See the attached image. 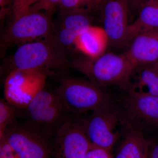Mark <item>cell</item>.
I'll return each instance as SVG.
<instances>
[{
	"label": "cell",
	"mask_w": 158,
	"mask_h": 158,
	"mask_svg": "<svg viewBox=\"0 0 158 158\" xmlns=\"http://www.w3.org/2000/svg\"><path fill=\"white\" fill-rule=\"evenodd\" d=\"M72 66L100 88L116 86L127 90L136 67L127 56L105 53L95 59L75 60Z\"/></svg>",
	"instance_id": "6da1fadb"
},
{
	"label": "cell",
	"mask_w": 158,
	"mask_h": 158,
	"mask_svg": "<svg viewBox=\"0 0 158 158\" xmlns=\"http://www.w3.org/2000/svg\"><path fill=\"white\" fill-rule=\"evenodd\" d=\"M53 92L65 111L73 116H82L112 103L102 88L91 81L65 78Z\"/></svg>",
	"instance_id": "7a4b0ae2"
},
{
	"label": "cell",
	"mask_w": 158,
	"mask_h": 158,
	"mask_svg": "<svg viewBox=\"0 0 158 158\" xmlns=\"http://www.w3.org/2000/svg\"><path fill=\"white\" fill-rule=\"evenodd\" d=\"M10 73L13 70L41 72L65 70L68 62L54 37L21 44L9 60Z\"/></svg>",
	"instance_id": "3957f363"
},
{
	"label": "cell",
	"mask_w": 158,
	"mask_h": 158,
	"mask_svg": "<svg viewBox=\"0 0 158 158\" xmlns=\"http://www.w3.org/2000/svg\"><path fill=\"white\" fill-rule=\"evenodd\" d=\"M43 87L37 90L23 110L27 123L52 138L70 115L53 91L44 90Z\"/></svg>",
	"instance_id": "277c9868"
},
{
	"label": "cell",
	"mask_w": 158,
	"mask_h": 158,
	"mask_svg": "<svg viewBox=\"0 0 158 158\" xmlns=\"http://www.w3.org/2000/svg\"><path fill=\"white\" fill-rule=\"evenodd\" d=\"M79 117L91 146L111 151L125 125L120 109L112 103Z\"/></svg>",
	"instance_id": "5b68a950"
},
{
	"label": "cell",
	"mask_w": 158,
	"mask_h": 158,
	"mask_svg": "<svg viewBox=\"0 0 158 158\" xmlns=\"http://www.w3.org/2000/svg\"><path fill=\"white\" fill-rule=\"evenodd\" d=\"M52 31L50 15L41 11L28 9L14 18L3 35L1 46L9 47L15 44L52 38Z\"/></svg>",
	"instance_id": "8992f818"
},
{
	"label": "cell",
	"mask_w": 158,
	"mask_h": 158,
	"mask_svg": "<svg viewBox=\"0 0 158 158\" xmlns=\"http://www.w3.org/2000/svg\"><path fill=\"white\" fill-rule=\"evenodd\" d=\"M5 138L20 158H53L52 138L26 121L7 127Z\"/></svg>",
	"instance_id": "52a82bcc"
},
{
	"label": "cell",
	"mask_w": 158,
	"mask_h": 158,
	"mask_svg": "<svg viewBox=\"0 0 158 158\" xmlns=\"http://www.w3.org/2000/svg\"><path fill=\"white\" fill-rule=\"evenodd\" d=\"M91 147L79 116L70 115L53 141V158H85Z\"/></svg>",
	"instance_id": "ba28073f"
},
{
	"label": "cell",
	"mask_w": 158,
	"mask_h": 158,
	"mask_svg": "<svg viewBox=\"0 0 158 158\" xmlns=\"http://www.w3.org/2000/svg\"><path fill=\"white\" fill-rule=\"evenodd\" d=\"M127 91L120 109L125 126L142 132L158 127V97Z\"/></svg>",
	"instance_id": "9c48e42d"
},
{
	"label": "cell",
	"mask_w": 158,
	"mask_h": 158,
	"mask_svg": "<svg viewBox=\"0 0 158 158\" xmlns=\"http://www.w3.org/2000/svg\"><path fill=\"white\" fill-rule=\"evenodd\" d=\"M130 7L128 0H102L98 9L110 44L119 47L127 43Z\"/></svg>",
	"instance_id": "30bf717a"
},
{
	"label": "cell",
	"mask_w": 158,
	"mask_h": 158,
	"mask_svg": "<svg viewBox=\"0 0 158 158\" xmlns=\"http://www.w3.org/2000/svg\"><path fill=\"white\" fill-rule=\"evenodd\" d=\"M45 74L41 72L15 70L5 83V99L21 109H25L34 94L44 85Z\"/></svg>",
	"instance_id": "8fae6325"
},
{
	"label": "cell",
	"mask_w": 158,
	"mask_h": 158,
	"mask_svg": "<svg viewBox=\"0 0 158 158\" xmlns=\"http://www.w3.org/2000/svg\"><path fill=\"white\" fill-rule=\"evenodd\" d=\"M125 54L136 67L157 62L158 27L136 36Z\"/></svg>",
	"instance_id": "7c38bea8"
},
{
	"label": "cell",
	"mask_w": 158,
	"mask_h": 158,
	"mask_svg": "<svg viewBox=\"0 0 158 158\" xmlns=\"http://www.w3.org/2000/svg\"><path fill=\"white\" fill-rule=\"evenodd\" d=\"M88 12L73 11L64 14L61 27L56 37H54L57 46L69 47L74 44L77 37L91 26Z\"/></svg>",
	"instance_id": "4fadbf2b"
},
{
	"label": "cell",
	"mask_w": 158,
	"mask_h": 158,
	"mask_svg": "<svg viewBox=\"0 0 158 158\" xmlns=\"http://www.w3.org/2000/svg\"><path fill=\"white\" fill-rule=\"evenodd\" d=\"M110 44L103 28L91 25L77 37L74 45L88 58L95 59L105 53Z\"/></svg>",
	"instance_id": "5bb4252c"
},
{
	"label": "cell",
	"mask_w": 158,
	"mask_h": 158,
	"mask_svg": "<svg viewBox=\"0 0 158 158\" xmlns=\"http://www.w3.org/2000/svg\"><path fill=\"white\" fill-rule=\"evenodd\" d=\"M127 90L140 94L158 97V62L137 66Z\"/></svg>",
	"instance_id": "9a60e30c"
},
{
	"label": "cell",
	"mask_w": 158,
	"mask_h": 158,
	"mask_svg": "<svg viewBox=\"0 0 158 158\" xmlns=\"http://www.w3.org/2000/svg\"><path fill=\"white\" fill-rule=\"evenodd\" d=\"M140 9L138 18L128 26L127 42L139 34L158 27V0H147Z\"/></svg>",
	"instance_id": "2e32d148"
},
{
	"label": "cell",
	"mask_w": 158,
	"mask_h": 158,
	"mask_svg": "<svg viewBox=\"0 0 158 158\" xmlns=\"http://www.w3.org/2000/svg\"><path fill=\"white\" fill-rule=\"evenodd\" d=\"M149 148V144L142 131L128 128L114 158H148Z\"/></svg>",
	"instance_id": "e0dca14e"
},
{
	"label": "cell",
	"mask_w": 158,
	"mask_h": 158,
	"mask_svg": "<svg viewBox=\"0 0 158 158\" xmlns=\"http://www.w3.org/2000/svg\"><path fill=\"white\" fill-rule=\"evenodd\" d=\"M20 109L7 101L6 99L0 101V140L4 138L6 127L14 124L22 113Z\"/></svg>",
	"instance_id": "ac0fdd59"
},
{
	"label": "cell",
	"mask_w": 158,
	"mask_h": 158,
	"mask_svg": "<svg viewBox=\"0 0 158 158\" xmlns=\"http://www.w3.org/2000/svg\"><path fill=\"white\" fill-rule=\"evenodd\" d=\"M58 7L62 13L96 10L94 0H61Z\"/></svg>",
	"instance_id": "d6986e66"
},
{
	"label": "cell",
	"mask_w": 158,
	"mask_h": 158,
	"mask_svg": "<svg viewBox=\"0 0 158 158\" xmlns=\"http://www.w3.org/2000/svg\"><path fill=\"white\" fill-rule=\"evenodd\" d=\"M60 1L61 0H40L28 9L33 11H44L47 14L50 15L51 13L58 7Z\"/></svg>",
	"instance_id": "ffe728a7"
},
{
	"label": "cell",
	"mask_w": 158,
	"mask_h": 158,
	"mask_svg": "<svg viewBox=\"0 0 158 158\" xmlns=\"http://www.w3.org/2000/svg\"><path fill=\"white\" fill-rule=\"evenodd\" d=\"M0 158H20L5 138L0 140Z\"/></svg>",
	"instance_id": "44dd1931"
},
{
	"label": "cell",
	"mask_w": 158,
	"mask_h": 158,
	"mask_svg": "<svg viewBox=\"0 0 158 158\" xmlns=\"http://www.w3.org/2000/svg\"><path fill=\"white\" fill-rule=\"evenodd\" d=\"M85 158H114L111 151L91 146Z\"/></svg>",
	"instance_id": "7402d4cb"
},
{
	"label": "cell",
	"mask_w": 158,
	"mask_h": 158,
	"mask_svg": "<svg viewBox=\"0 0 158 158\" xmlns=\"http://www.w3.org/2000/svg\"><path fill=\"white\" fill-rule=\"evenodd\" d=\"M31 0H12V13L14 18L18 16L29 9Z\"/></svg>",
	"instance_id": "603a6c76"
},
{
	"label": "cell",
	"mask_w": 158,
	"mask_h": 158,
	"mask_svg": "<svg viewBox=\"0 0 158 158\" xmlns=\"http://www.w3.org/2000/svg\"><path fill=\"white\" fill-rule=\"evenodd\" d=\"M148 158H158V143L150 147Z\"/></svg>",
	"instance_id": "cb8c5ba5"
},
{
	"label": "cell",
	"mask_w": 158,
	"mask_h": 158,
	"mask_svg": "<svg viewBox=\"0 0 158 158\" xmlns=\"http://www.w3.org/2000/svg\"><path fill=\"white\" fill-rule=\"evenodd\" d=\"M129 3L130 7L135 9H140L141 6L147 0H128Z\"/></svg>",
	"instance_id": "d4e9b609"
},
{
	"label": "cell",
	"mask_w": 158,
	"mask_h": 158,
	"mask_svg": "<svg viewBox=\"0 0 158 158\" xmlns=\"http://www.w3.org/2000/svg\"><path fill=\"white\" fill-rule=\"evenodd\" d=\"M10 1L12 0H0L1 6V17H3L7 11V6Z\"/></svg>",
	"instance_id": "484cf974"
},
{
	"label": "cell",
	"mask_w": 158,
	"mask_h": 158,
	"mask_svg": "<svg viewBox=\"0 0 158 158\" xmlns=\"http://www.w3.org/2000/svg\"><path fill=\"white\" fill-rule=\"evenodd\" d=\"M94 1H95V9L98 10V9L100 5L102 0H94Z\"/></svg>",
	"instance_id": "4316f807"
},
{
	"label": "cell",
	"mask_w": 158,
	"mask_h": 158,
	"mask_svg": "<svg viewBox=\"0 0 158 158\" xmlns=\"http://www.w3.org/2000/svg\"><path fill=\"white\" fill-rule=\"evenodd\" d=\"M39 1L40 0H31V1H30V2H29V8H30V7H31V6H33V5H34V4H35V3H37V2H38V1Z\"/></svg>",
	"instance_id": "83f0119b"
}]
</instances>
